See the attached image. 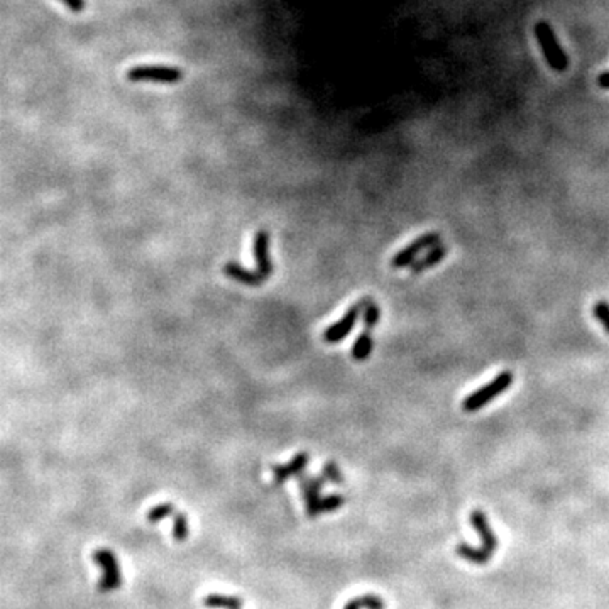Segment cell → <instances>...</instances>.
<instances>
[{"label":"cell","instance_id":"6da1fadb","mask_svg":"<svg viewBox=\"0 0 609 609\" xmlns=\"http://www.w3.org/2000/svg\"><path fill=\"white\" fill-rule=\"evenodd\" d=\"M469 520H471V525L474 526V530L479 533L482 547L474 548V547L465 545V543H460V545L455 547V554L459 555L460 559L467 560V562L471 564H477V565L487 564L491 560V557H493L496 548H498L496 535L493 533V530H491L489 520H487L486 513L482 510H472L471 515H469Z\"/></svg>","mask_w":609,"mask_h":609},{"label":"cell","instance_id":"7a4b0ae2","mask_svg":"<svg viewBox=\"0 0 609 609\" xmlns=\"http://www.w3.org/2000/svg\"><path fill=\"white\" fill-rule=\"evenodd\" d=\"M513 381H515V376H513L511 371H501L493 381H489L487 385L481 386L479 389L472 391L471 394L465 396L462 399V410L465 413L482 410L487 403H491L493 399L501 396L504 391L510 388Z\"/></svg>","mask_w":609,"mask_h":609},{"label":"cell","instance_id":"3957f363","mask_svg":"<svg viewBox=\"0 0 609 609\" xmlns=\"http://www.w3.org/2000/svg\"><path fill=\"white\" fill-rule=\"evenodd\" d=\"M533 33L538 41V46L542 47L543 56H545L548 67L557 73H564L569 67V59H567V55H565L564 47L560 46L559 39H557L552 25L548 24L547 21H538V23L535 24Z\"/></svg>","mask_w":609,"mask_h":609},{"label":"cell","instance_id":"277c9868","mask_svg":"<svg viewBox=\"0 0 609 609\" xmlns=\"http://www.w3.org/2000/svg\"><path fill=\"white\" fill-rule=\"evenodd\" d=\"M127 78L130 81H151V84H163L173 85L183 78V72L176 67H168V64H139L132 67L127 72Z\"/></svg>","mask_w":609,"mask_h":609},{"label":"cell","instance_id":"5b68a950","mask_svg":"<svg viewBox=\"0 0 609 609\" xmlns=\"http://www.w3.org/2000/svg\"><path fill=\"white\" fill-rule=\"evenodd\" d=\"M438 244H442V236L438 232H426L423 236L416 237L415 241H411L408 246H404L402 251L396 252L393 259H391V268L403 269L406 266H411V264L420 258V254L438 246Z\"/></svg>","mask_w":609,"mask_h":609},{"label":"cell","instance_id":"8992f818","mask_svg":"<svg viewBox=\"0 0 609 609\" xmlns=\"http://www.w3.org/2000/svg\"><path fill=\"white\" fill-rule=\"evenodd\" d=\"M93 560L103 569V577L98 581V591L108 593V591L119 589L122 584V576L114 552L108 550V548H98V550L93 552Z\"/></svg>","mask_w":609,"mask_h":609},{"label":"cell","instance_id":"52a82bcc","mask_svg":"<svg viewBox=\"0 0 609 609\" xmlns=\"http://www.w3.org/2000/svg\"><path fill=\"white\" fill-rule=\"evenodd\" d=\"M364 303H365V297H363L358 303H354L352 307H349V310L346 312V315H343L341 320L330 325V327L325 330L324 334H321V338H324V342L337 343V342L343 341V338H346L347 335H349L352 330H354L355 321H358L359 317L363 315Z\"/></svg>","mask_w":609,"mask_h":609},{"label":"cell","instance_id":"ba28073f","mask_svg":"<svg viewBox=\"0 0 609 609\" xmlns=\"http://www.w3.org/2000/svg\"><path fill=\"white\" fill-rule=\"evenodd\" d=\"M268 247H269V234H268V230L261 229L254 234L252 252H254V259H256V266H258V271L263 274L266 280L273 274V263H271V258H269Z\"/></svg>","mask_w":609,"mask_h":609},{"label":"cell","instance_id":"9c48e42d","mask_svg":"<svg viewBox=\"0 0 609 609\" xmlns=\"http://www.w3.org/2000/svg\"><path fill=\"white\" fill-rule=\"evenodd\" d=\"M308 460H310L308 452H300V454L295 455L288 464H274L271 467L274 484H283V482H286L293 476L298 477L300 474L303 472V469L307 467Z\"/></svg>","mask_w":609,"mask_h":609},{"label":"cell","instance_id":"30bf717a","mask_svg":"<svg viewBox=\"0 0 609 609\" xmlns=\"http://www.w3.org/2000/svg\"><path fill=\"white\" fill-rule=\"evenodd\" d=\"M298 479L300 487H302L304 504H307V515H310V513L315 510L317 503L320 501V491L321 487L325 486V482H327V477H325L324 474L319 477H312L302 472L298 476Z\"/></svg>","mask_w":609,"mask_h":609},{"label":"cell","instance_id":"8fae6325","mask_svg":"<svg viewBox=\"0 0 609 609\" xmlns=\"http://www.w3.org/2000/svg\"><path fill=\"white\" fill-rule=\"evenodd\" d=\"M447 254H449V246H443V244H438V246L432 247V249H428L423 254L420 256L419 259L415 261V263L411 264V274L413 276H419V274L425 273L426 269H432L437 266V264H440L443 259L447 258Z\"/></svg>","mask_w":609,"mask_h":609},{"label":"cell","instance_id":"7c38bea8","mask_svg":"<svg viewBox=\"0 0 609 609\" xmlns=\"http://www.w3.org/2000/svg\"><path fill=\"white\" fill-rule=\"evenodd\" d=\"M224 274L227 278H232V280L242 283V285H246V286H259V285H263L264 280H266V278H264L259 271H251V269L244 268L237 263L225 264Z\"/></svg>","mask_w":609,"mask_h":609},{"label":"cell","instance_id":"4fadbf2b","mask_svg":"<svg viewBox=\"0 0 609 609\" xmlns=\"http://www.w3.org/2000/svg\"><path fill=\"white\" fill-rule=\"evenodd\" d=\"M372 346H374V342H372L371 330L364 329L363 332L359 334V337L355 338L354 346H352V351H351L352 359L358 360V363H364V360H368L369 358H371Z\"/></svg>","mask_w":609,"mask_h":609},{"label":"cell","instance_id":"5bb4252c","mask_svg":"<svg viewBox=\"0 0 609 609\" xmlns=\"http://www.w3.org/2000/svg\"><path fill=\"white\" fill-rule=\"evenodd\" d=\"M203 604L207 608L212 609H241L242 608V599L237 596H227V594H208L203 599Z\"/></svg>","mask_w":609,"mask_h":609},{"label":"cell","instance_id":"9a60e30c","mask_svg":"<svg viewBox=\"0 0 609 609\" xmlns=\"http://www.w3.org/2000/svg\"><path fill=\"white\" fill-rule=\"evenodd\" d=\"M343 504H346V498H343L342 494L325 496V498H320V501L317 503L315 510H313L308 516L317 518L320 515V513H330V511H335V510H341Z\"/></svg>","mask_w":609,"mask_h":609},{"label":"cell","instance_id":"2e32d148","mask_svg":"<svg viewBox=\"0 0 609 609\" xmlns=\"http://www.w3.org/2000/svg\"><path fill=\"white\" fill-rule=\"evenodd\" d=\"M386 604L380 596L376 594H363L351 599L343 609H385Z\"/></svg>","mask_w":609,"mask_h":609},{"label":"cell","instance_id":"e0dca14e","mask_svg":"<svg viewBox=\"0 0 609 609\" xmlns=\"http://www.w3.org/2000/svg\"><path fill=\"white\" fill-rule=\"evenodd\" d=\"M363 324H364V329H368V330H372L374 327H376L377 324H380V320H381V308L377 307L376 303H374V300L371 298V297H365V303H364V308H363Z\"/></svg>","mask_w":609,"mask_h":609},{"label":"cell","instance_id":"ac0fdd59","mask_svg":"<svg viewBox=\"0 0 609 609\" xmlns=\"http://www.w3.org/2000/svg\"><path fill=\"white\" fill-rule=\"evenodd\" d=\"M190 528H188V520L183 511H175L173 515V537L176 542H185L188 538Z\"/></svg>","mask_w":609,"mask_h":609},{"label":"cell","instance_id":"d6986e66","mask_svg":"<svg viewBox=\"0 0 609 609\" xmlns=\"http://www.w3.org/2000/svg\"><path fill=\"white\" fill-rule=\"evenodd\" d=\"M175 511H176L175 506H173L171 503H163V504H158V506H154L152 510H149L146 518H147V521H151V523H158V521L164 520V518L175 515Z\"/></svg>","mask_w":609,"mask_h":609},{"label":"cell","instance_id":"ffe728a7","mask_svg":"<svg viewBox=\"0 0 609 609\" xmlns=\"http://www.w3.org/2000/svg\"><path fill=\"white\" fill-rule=\"evenodd\" d=\"M593 315L594 319L599 320V324L603 325V329L606 330L609 335V302L606 300H599L593 304Z\"/></svg>","mask_w":609,"mask_h":609},{"label":"cell","instance_id":"44dd1931","mask_svg":"<svg viewBox=\"0 0 609 609\" xmlns=\"http://www.w3.org/2000/svg\"><path fill=\"white\" fill-rule=\"evenodd\" d=\"M321 472H324V476L327 477V481L334 482V484H343V476H342L341 467H338L334 460L325 462L324 467H321Z\"/></svg>","mask_w":609,"mask_h":609},{"label":"cell","instance_id":"7402d4cb","mask_svg":"<svg viewBox=\"0 0 609 609\" xmlns=\"http://www.w3.org/2000/svg\"><path fill=\"white\" fill-rule=\"evenodd\" d=\"M63 6H67L69 11L75 12V14H80V12L85 11V0H59Z\"/></svg>","mask_w":609,"mask_h":609},{"label":"cell","instance_id":"603a6c76","mask_svg":"<svg viewBox=\"0 0 609 609\" xmlns=\"http://www.w3.org/2000/svg\"><path fill=\"white\" fill-rule=\"evenodd\" d=\"M598 86L603 90H609V72H603L598 75Z\"/></svg>","mask_w":609,"mask_h":609}]
</instances>
